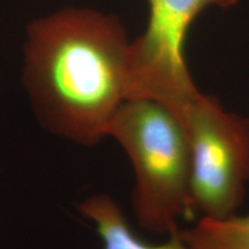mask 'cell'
<instances>
[{"instance_id":"cell-4","label":"cell","mask_w":249,"mask_h":249,"mask_svg":"<svg viewBox=\"0 0 249 249\" xmlns=\"http://www.w3.org/2000/svg\"><path fill=\"white\" fill-rule=\"evenodd\" d=\"M147 1V27L138 38L130 40L129 98L160 103L181 121L186 107L200 92L185 59L189 28L205 8L231 7L238 0Z\"/></svg>"},{"instance_id":"cell-1","label":"cell","mask_w":249,"mask_h":249,"mask_svg":"<svg viewBox=\"0 0 249 249\" xmlns=\"http://www.w3.org/2000/svg\"><path fill=\"white\" fill-rule=\"evenodd\" d=\"M130 40L119 18L87 7H62L28 24L22 85L37 121L85 147L107 138L129 98Z\"/></svg>"},{"instance_id":"cell-6","label":"cell","mask_w":249,"mask_h":249,"mask_svg":"<svg viewBox=\"0 0 249 249\" xmlns=\"http://www.w3.org/2000/svg\"><path fill=\"white\" fill-rule=\"evenodd\" d=\"M180 235L191 249H249V213L224 218L201 216Z\"/></svg>"},{"instance_id":"cell-5","label":"cell","mask_w":249,"mask_h":249,"mask_svg":"<svg viewBox=\"0 0 249 249\" xmlns=\"http://www.w3.org/2000/svg\"><path fill=\"white\" fill-rule=\"evenodd\" d=\"M81 216L95 224L104 249H191L179 231L171 233L167 241L150 245L135 235L117 202L107 194H95L77 204Z\"/></svg>"},{"instance_id":"cell-2","label":"cell","mask_w":249,"mask_h":249,"mask_svg":"<svg viewBox=\"0 0 249 249\" xmlns=\"http://www.w3.org/2000/svg\"><path fill=\"white\" fill-rule=\"evenodd\" d=\"M126 152L135 173L132 207L142 229L178 231L193 211L191 151L185 127L170 108L147 98L126 99L107 128Z\"/></svg>"},{"instance_id":"cell-3","label":"cell","mask_w":249,"mask_h":249,"mask_svg":"<svg viewBox=\"0 0 249 249\" xmlns=\"http://www.w3.org/2000/svg\"><path fill=\"white\" fill-rule=\"evenodd\" d=\"M181 123L191 151L193 210L202 217L235 214L249 182V118L198 92Z\"/></svg>"}]
</instances>
